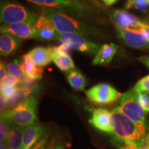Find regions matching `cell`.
<instances>
[{
  "instance_id": "cell-13",
  "label": "cell",
  "mask_w": 149,
  "mask_h": 149,
  "mask_svg": "<svg viewBox=\"0 0 149 149\" xmlns=\"http://www.w3.org/2000/svg\"><path fill=\"white\" fill-rule=\"evenodd\" d=\"M35 40L46 41L55 40V37L57 31H56L53 24L44 14H41V17L37 24H35Z\"/></svg>"
},
{
  "instance_id": "cell-35",
  "label": "cell",
  "mask_w": 149,
  "mask_h": 149,
  "mask_svg": "<svg viewBox=\"0 0 149 149\" xmlns=\"http://www.w3.org/2000/svg\"><path fill=\"white\" fill-rule=\"evenodd\" d=\"M139 60L149 68V56H141L139 57Z\"/></svg>"
},
{
  "instance_id": "cell-9",
  "label": "cell",
  "mask_w": 149,
  "mask_h": 149,
  "mask_svg": "<svg viewBox=\"0 0 149 149\" xmlns=\"http://www.w3.org/2000/svg\"><path fill=\"white\" fill-rule=\"evenodd\" d=\"M118 36L126 45L140 50L149 49V42L139 29H128L117 26Z\"/></svg>"
},
{
  "instance_id": "cell-37",
  "label": "cell",
  "mask_w": 149,
  "mask_h": 149,
  "mask_svg": "<svg viewBox=\"0 0 149 149\" xmlns=\"http://www.w3.org/2000/svg\"><path fill=\"white\" fill-rule=\"evenodd\" d=\"M102 1L107 6H111L116 2L117 0H102Z\"/></svg>"
},
{
  "instance_id": "cell-42",
  "label": "cell",
  "mask_w": 149,
  "mask_h": 149,
  "mask_svg": "<svg viewBox=\"0 0 149 149\" xmlns=\"http://www.w3.org/2000/svg\"><path fill=\"white\" fill-rule=\"evenodd\" d=\"M92 1H94V2H95L96 3H97V4H99V5H102V3H100V1H98V0H92Z\"/></svg>"
},
{
  "instance_id": "cell-30",
  "label": "cell",
  "mask_w": 149,
  "mask_h": 149,
  "mask_svg": "<svg viewBox=\"0 0 149 149\" xmlns=\"http://www.w3.org/2000/svg\"><path fill=\"white\" fill-rule=\"evenodd\" d=\"M48 135L47 134H44L43 137L31 148L29 149H46V146L48 145Z\"/></svg>"
},
{
  "instance_id": "cell-40",
  "label": "cell",
  "mask_w": 149,
  "mask_h": 149,
  "mask_svg": "<svg viewBox=\"0 0 149 149\" xmlns=\"http://www.w3.org/2000/svg\"><path fill=\"white\" fill-rule=\"evenodd\" d=\"M54 147H53V143H51V144L49 145V146H48V148L46 149H53Z\"/></svg>"
},
{
  "instance_id": "cell-8",
  "label": "cell",
  "mask_w": 149,
  "mask_h": 149,
  "mask_svg": "<svg viewBox=\"0 0 149 149\" xmlns=\"http://www.w3.org/2000/svg\"><path fill=\"white\" fill-rule=\"evenodd\" d=\"M88 100L97 104H107L116 102L122 97V93L108 84H100L85 91Z\"/></svg>"
},
{
  "instance_id": "cell-43",
  "label": "cell",
  "mask_w": 149,
  "mask_h": 149,
  "mask_svg": "<svg viewBox=\"0 0 149 149\" xmlns=\"http://www.w3.org/2000/svg\"><path fill=\"white\" fill-rule=\"evenodd\" d=\"M146 1H148V2H149V0H146Z\"/></svg>"
},
{
  "instance_id": "cell-18",
  "label": "cell",
  "mask_w": 149,
  "mask_h": 149,
  "mask_svg": "<svg viewBox=\"0 0 149 149\" xmlns=\"http://www.w3.org/2000/svg\"><path fill=\"white\" fill-rule=\"evenodd\" d=\"M118 46L114 44H105L102 45L100 51L93 59V65H107L113 59L118 49Z\"/></svg>"
},
{
  "instance_id": "cell-15",
  "label": "cell",
  "mask_w": 149,
  "mask_h": 149,
  "mask_svg": "<svg viewBox=\"0 0 149 149\" xmlns=\"http://www.w3.org/2000/svg\"><path fill=\"white\" fill-rule=\"evenodd\" d=\"M22 39L9 33H1L0 36V55L5 57L12 55L18 49Z\"/></svg>"
},
{
  "instance_id": "cell-36",
  "label": "cell",
  "mask_w": 149,
  "mask_h": 149,
  "mask_svg": "<svg viewBox=\"0 0 149 149\" xmlns=\"http://www.w3.org/2000/svg\"><path fill=\"white\" fill-rule=\"evenodd\" d=\"M140 29L141 32L144 35V36L146 37L147 40L149 42V29H147V28H141Z\"/></svg>"
},
{
  "instance_id": "cell-14",
  "label": "cell",
  "mask_w": 149,
  "mask_h": 149,
  "mask_svg": "<svg viewBox=\"0 0 149 149\" xmlns=\"http://www.w3.org/2000/svg\"><path fill=\"white\" fill-rule=\"evenodd\" d=\"M45 124H37L24 129L21 149H29L36 144L45 133Z\"/></svg>"
},
{
  "instance_id": "cell-33",
  "label": "cell",
  "mask_w": 149,
  "mask_h": 149,
  "mask_svg": "<svg viewBox=\"0 0 149 149\" xmlns=\"http://www.w3.org/2000/svg\"><path fill=\"white\" fill-rule=\"evenodd\" d=\"M8 76V69L6 68V65L2 61L0 63V80L2 81Z\"/></svg>"
},
{
  "instance_id": "cell-34",
  "label": "cell",
  "mask_w": 149,
  "mask_h": 149,
  "mask_svg": "<svg viewBox=\"0 0 149 149\" xmlns=\"http://www.w3.org/2000/svg\"><path fill=\"white\" fill-rule=\"evenodd\" d=\"M55 47L58 51L62 52V53L68 54V55H70V49H71V48L68 47V46H66V44H61V45H59L58 46H55Z\"/></svg>"
},
{
  "instance_id": "cell-29",
  "label": "cell",
  "mask_w": 149,
  "mask_h": 149,
  "mask_svg": "<svg viewBox=\"0 0 149 149\" xmlns=\"http://www.w3.org/2000/svg\"><path fill=\"white\" fill-rule=\"evenodd\" d=\"M138 101L146 113L149 112V95L148 93H138Z\"/></svg>"
},
{
  "instance_id": "cell-16",
  "label": "cell",
  "mask_w": 149,
  "mask_h": 149,
  "mask_svg": "<svg viewBox=\"0 0 149 149\" xmlns=\"http://www.w3.org/2000/svg\"><path fill=\"white\" fill-rule=\"evenodd\" d=\"M52 59L56 66L63 72H69L74 68V64L70 55L58 51L55 46L49 47Z\"/></svg>"
},
{
  "instance_id": "cell-2",
  "label": "cell",
  "mask_w": 149,
  "mask_h": 149,
  "mask_svg": "<svg viewBox=\"0 0 149 149\" xmlns=\"http://www.w3.org/2000/svg\"><path fill=\"white\" fill-rule=\"evenodd\" d=\"M111 125L117 140L137 143L149 135L148 124H137L116 109L111 111Z\"/></svg>"
},
{
  "instance_id": "cell-21",
  "label": "cell",
  "mask_w": 149,
  "mask_h": 149,
  "mask_svg": "<svg viewBox=\"0 0 149 149\" xmlns=\"http://www.w3.org/2000/svg\"><path fill=\"white\" fill-rule=\"evenodd\" d=\"M22 61L24 63L26 75L28 77L34 81L42 79L44 68L43 67L37 66L29 53L22 57Z\"/></svg>"
},
{
  "instance_id": "cell-17",
  "label": "cell",
  "mask_w": 149,
  "mask_h": 149,
  "mask_svg": "<svg viewBox=\"0 0 149 149\" xmlns=\"http://www.w3.org/2000/svg\"><path fill=\"white\" fill-rule=\"evenodd\" d=\"M34 88L28 86H17L12 94L8 98V111L11 112L15 108L22 103L24 100H26L29 97L31 96L34 91Z\"/></svg>"
},
{
  "instance_id": "cell-3",
  "label": "cell",
  "mask_w": 149,
  "mask_h": 149,
  "mask_svg": "<svg viewBox=\"0 0 149 149\" xmlns=\"http://www.w3.org/2000/svg\"><path fill=\"white\" fill-rule=\"evenodd\" d=\"M42 7H46L74 17L82 19L94 24H104L106 20L100 12L86 8L68 0H26Z\"/></svg>"
},
{
  "instance_id": "cell-7",
  "label": "cell",
  "mask_w": 149,
  "mask_h": 149,
  "mask_svg": "<svg viewBox=\"0 0 149 149\" xmlns=\"http://www.w3.org/2000/svg\"><path fill=\"white\" fill-rule=\"evenodd\" d=\"M55 40L66 44L74 51L88 53L89 55H97L102 46L100 44L92 42L85 37L73 33L57 32Z\"/></svg>"
},
{
  "instance_id": "cell-11",
  "label": "cell",
  "mask_w": 149,
  "mask_h": 149,
  "mask_svg": "<svg viewBox=\"0 0 149 149\" xmlns=\"http://www.w3.org/2000/svg\"><path fill=\"white\" fill-rule=\"evenodd\" d=\"M1 33H9L19 38L23 39H35L36 29L35 25L26 23H19L3 24L0 28Z\"/></svg>"
},
{
  "instance_id": "cell-31",
  "label": "cell",
  "mask_w": 149,
  "mask_h": 149,
  "mask_svg": "<svg viewBox=\"0 0 149 149\" xmlns=\"http://www.w3.org/2000/svg\"><path fill=\"white\" fill-rule=\"evenodd\" d=\"M117 141L121 143L120 145H119V149H137V143L133 141Z\"/></svg>"
},
{
  "instance_id": "cell-12",
  "label": "cell",
  "mask_w": 149,
  "mask_h": 149,
  "mask_svg": "<svg viewBox=\"0 0 149 149\" xmlns=\"http://www.w3.org/2000/svg\"><path fill=\"white\" fill-rule=\"evenodd\" d=\"M111 111L104 109H95L92 112V117L89 120L91 124L97 129L105 132L113 133L111 125Z\"/></svg>"
},
{
  "instance_id": "cell-6",
  "label": "cell",
  "mask_w": 149,
  "mask_h": 149,
  "mask_svg": "<svg viewBox=\"0 0 149 149\" xmlns=\"http://www.w3.org/2000/svg\"><path fill=\"white\" fill-rule=\"evenodd\" d=\"M116 109L137 124H146V112L138 101V94L134 89L122 94L120 106Z\"/></svg>"
},
{
  "instance_id": "cell-28",
  "label": "cell",
  "mask_w": 149,
  "mask_h": 149,
  "mask_svg": "<svg viewBox=\"0 0 149 149\" xmlns=\"http://www.w3.org/2000/svg\"><path fill=\"white\" fill-rule=\"evenodd\" d=\"M136 92L138 93H149V74L141 78L136 84L133 88Z\"/></svg>"
},
{
  "instance_id": "cell-22",
  "label": "cell",
  "mask_w": 149,
  "mask_h": 149,
  "mask_svg": "<svg viewBox=\"0 0 149 149\" xmlns=\"http://www.w3.org/2000/svg\"><path fill=\"white\" fill-rule=\"evenodd\" d=\"M67 80L72 88L76 91H83L86 85V79L85 76L79 70L74 68L68 72Z\"/></svg>"
},
{
  "instance_id": "cell-19",
  "label": "cell",
  "mask_w": 149,
  "mask_h": 149,
  "mask_svg": "<svg viewBox=\"0 0 149 149\" xmlns=\"http://www.w3.org/2000/svg\"><path fill=\"white\" fill-rule=\"evenodd\" d=\"M29 55L31 56L35 64L40 67L48 66L53 61L51 52L49 48L38 46L30 51Z\"/></svg>"
},
{
  "instance_id": "cell-26",
  "label": "cell",
  "mask_w": 149,
  "mask_h": 149,
  "mask_svg": "<svg viewBox=\"0 0 149 149\" xmlns=\"http://www.w3.org/2000/svg\"><path fill=\"white\" fill-rule=\"evenodd\" d=\"M21 79L15 77V76L8 74L5 79H3L2 81H1L0 84V88H1V91L8 88H15L20 84Z\"/></svg>"
},
{
  "instance_id": "cell-1",
  "label": "cell",
  "mask_w": 149,
  "mask_h": 149,
  "mask_svg": "<svg viewBox=\"0 0 149 149\" xmlns=\"http://www.w3.org/2000/svg\"><path fill=\"white\" fill-rule=\"evenodd\" d=\"M41 10L42 14L49 19L57 32L80 35L89 40L102 37L100 29L86 20L74 17L46 7H42Z\"/></svg>"
},
{
  "instance_id": "cell-25",
  "label": "cell",
  "mask_w": 149,
  "mask_h": 149,
  "mask_svg": "<svg viewBox=\"0 0 149 149\" xmlns=\"http://www.w3.org/2000/svg\"><path fill=\"white\" fill-rule=\"evenodd\" d=\"M126 8L147 12L149 11V2L146 0H128L126 5Z\"/></svg>"
},
{
  "instance_id": "cell-41",
  "label": "cell",
  "mask_w": 149,
  "mask_h": 149,
  "mask_svg": "<svg viewBox=\"0 0 149 149\" xmlns=\"http://www.w3.org/2000/svg\"><path fill=\"white\" fill-rule=\"evenodd\" d=\"M145 139H146L147 144H148V148H149V135L147 136L146 137H145Z\"/></svg>"
},
{
  "instance_id": "cell-27",
  "label": "cell",
  "mask_w": 149,
  "mask_h": 149,
  "mask_svg": "<svg viewBox=\"0 0 149 149\" xmlns=\"http://www.w3.org/2000/svg\"><path fill=\"white\" fill-rule=\"evenodd\" d=\"M68 1H72V2L77 3L80 6H82L86 8H88L93 10H97L98 12H104L103 9L104 8L103 6L99 5L97 3L92 1V0H68Z\"/></svg>"
},
{
  "instance_id": "cell-39",
  "label": "cell",
  "mask_w": 149,
  "mask_h": 149,
  "mask_svg": "<svg viewBox=\"0 0 149 149\" xmlns=\"http://www.w3.org/2000/svg\"><path fill=\"white\" fill-rule=\"evenodd\" d=\"M53 149H64V147L61 146V145H57V146L54 147Z\"/></svg>"
},
{
  "instance_id": "cell-24",
  "label": "cell",
  "mask_w": 149,
  "mask_h": 149,
  "mask_svg": "<svg viewBox=\"0 0 149 149\" xmlns=\"http://www.w3.org/2000/svg\"><path fill=\"white\" fill-rule=\"evenodd\" d=\"M7 69L9 74L15 76L19 79H23L26 77L25 69L22 60L15 59L7 64Z\"/></svg>"
},
{
  "instance_id": "cell-38",
  "label": "cell",
  "mask_w": 149,
  "mask_h": 149,
  "mask_svg": "<svg viewBox=\"0 0 149 149\" xmlns=\"http://www.w3.org/2000/svg\"><path fill=\"white\" fill-rule=\"evenodd\" d=\"M0 149H8L6 144H0Z\"/></svg>"
},
{
  "instance_id": "cell-5",
  "label": "cell",
  "mask_w": 149,
  "mask_h": 149,
  "mask_svg": "<svg viewBox=\"0 0 149 149\" xmlns=\"http://www.w3.org/2000/svg\"><path fill=\"white\" fill-rule=\"evenodd\" d=\"M37 104L38 101L35 97H29L11 111L12 122L24 128L37 124Z\"/></svg>"
},
{
  "instance_id": "cell-4",
  "label": "cell",
  "mask_w": 149,
  "mask_h": 149,
  "mask_svg": "<svg viewBox=\"0 0 149 149\" xmlns=\"http://www.w3.org/2000/svg\"><path fill=\"white\" fill-rule=\"evenodd\" d=\"M41 15L30 10L26 7L16 1L1 0L0 19L3 24L26 22L35 26Z\"/></svg>"
},
{
  "instance_id": "cell-20",
  "label": "cell",
  "mask_w": 149,
  "mask_h": 149,
  "mask_svg": "<svg viewBox=\"0 0 149 149\" xmlns=\"http://www.w3.org/2000/svg\"><path fill=\"white\" fill-rule=\"evenodd\" d=\"M25 128L17 126L12 122L6 144L8 149H21L23 141V134Z\"/></svg>"
},
{
  "instance_id": "cell-32",
  "label": "cell",
  "mask_w": 149,
  "mask_h": 149,
  "mask_svg": "<svg viewBox=\"0 0 149 149\" xmlns=\"http://www.w3.org/2000/svg\"><path fill=\"white\" fill-rule=\"evenodd\" d=\"M0 111H0L1 113L9 112L8 99L2 93H1V95H0Z\"/></svg>"
},
{
  "instance_id": "cell-10",
  "label": "cell",
  "mask_w": 149,
  "mask_h": 149,
  "mask_svg": "<svg viewBox=\"0 0 149 149\" xmlns=\"http://www.w3.org/2000/svg\"><path fill=\"white\" fill-rule=\"evenodd\" d=\"M110 17L116 26L128 29H149V24L142 22L138 17L124 10H114L111 11Z\"/></svg>"
},
{
  "instance_id": "cell-23",
  "label": "cell",
  "mask_w": 149,
  "mask_h": 149,
  "mask_svg": "<svg viewBox=\"0 0 149 149\" xmlns=\"http://www.w3.org/2000/svg\"><path fill=\"white\" fill-rule=\"evenodd\" d=\"M12 117L11 112H5L1 113L0 118V143L6 144L9 131H10Z\"/></svg>"
}]
</instances>
